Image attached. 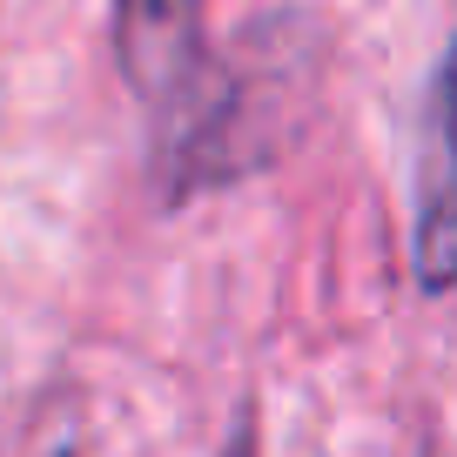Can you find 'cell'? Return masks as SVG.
<instances>
[{
	"mask_svg": "<svg viewBox=\"0 0 457 457\" xmlns=\"http://www.w3.org/2000/svg\"><path fill=\"white\" fill-rule=\"evenodd\" d=\"M417 283L444 296L451 283V74L437 68L424 101V155H417Z\"/></svg>",
	"mask_w": 457,
	"mask_h": 457,
	"instance_id": "7a4b0ae2",
	"label": "cell"
},
{
	"mask_svg": "<svg viewBox=\"0 0 457 457\" xmlns=\"http://www.w3.org/2000/svg\"><path fill=\"white\" fill-rule=\"evenodd\" d=\"M114 34H121V68H129L135 87L188 95L202 0H114Z\"/></svg>",
	"mask_w": 457,
	"mask_h": 457,
	"instance_id": "6da1fadb",
	"label": "cell"
}]
</instances>
